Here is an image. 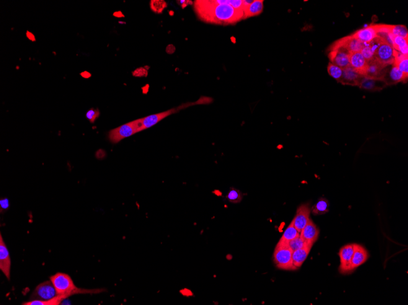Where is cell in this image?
I'll return each instance as SVG.
<instances>
[{
	"label": "cell",
	"instance_id": "cell-30",
	"mask_svg": "<svg viewBox=\"0 0 408 305\" xmlns=\"http://www.w3.org/2000/svg\"><path fill=\"white\" fill-rule=\"evenodd\" d=\"M391 33L394 35L408 38V30L407 27L404 25H392Z\"/></svg>",
	"mask_w": 408,
	"mask_h": 305
},
{
	"label": "cell",
	"instance_id": "cell-9",
	"mask_svg": "<svg viewBox=\"0 0 408 305\" xmlns=\"http://www.w3.org/2000/svg\"><path fill=\"white\" fill-rule=\"evenodd\" d=\"M311 213V208L310 207L309 204H303L299 206L297 209L296 214L292 222L296 229L299 233L304 228L307 223L310 221V214Z\"/></svg>",
	"mask_w": 408,
	"mask_h": 305
},
{
	"label": "cell",
	"instance_id": "cell-15",
	"mask_svg": "<svg viewBox=\"0 0 408 305\" xmlns=\"http://www.w3.org/2000/svg\"><path fill=\"white\" fill-rule=\"evenodd\" d=\"M350 66L356 73L364 76L366 74L368 64L360 52L351 53L349 56Z\"/></svg>",
	"mask_w": 408,
	"mask_h": 305
},
{
	"label": "cell",
	"instance_id": "cell-11",
	"mask_svg": "<svg viewBox=\"0 0 408 305\" xmlns=\"http://www.w3.org/2000/svg\"><path fill=\"white\" fill-rule=\"evenodd\" d=\"M390 67L391 68H389V66H387L383 77V80L387 85H394L399 82L407 81L408 75L403 73L394 65H391Z\"/></svg>",
	"mask_w": 408,
	"mask_h": 305
},
{
	"label": "cell",
	"instance_id": "cell-10",
	"mask_svg": "<svg viewBox=\"0 0 408 305\" xmlns=\"http://www.w3.org/2000/svg\"><path fill=\"white\" fill-rule=\"evenodd\" d=\"M11 261L8 249L0 235V270L10 280L11 276Z\"/></svg>",
	"mask_w": 408,
	"mask_h": 305
},
{
	"label": "cell",
	"instance_id": "cell-18",
	"mask_svg": "<svg viewBox=\"0 0 408 305\" xmlns=\"http://www.w3.org/2000/svg\"><path fill=\"white\" fill-rule=\"evenodd\" d=\"M319 234L320 231L317 226L312 221V219H310L308 223L302 230L300 233V237L305 240L307 243L314 245V243L317 241Z\"/></svg>",
	"mask_w": 408,
	"mask_h": 305
},
{
	"label": "cell",
	"instance_id": "cell-25",
	"mask_svg": "<svg viewBox=\"0 0 408 305\" xmlns=\"http://www.w3.org/2000/svg\"><path fill=\"white\" fill-rule=\"evenodd\" d=\"M65 299L64 297L60 296H57L54 298L47 300V301H40V300H32V301L24 302L23 305H59Z\"/></svg>",
	"mask_w": 408,
	"mask_h": 305
},
{
	"label": "cell",
	"instance_id": "cell-5",
	"mask_svg": "<svg viewBox=\"0 0 408 305\" xmlns=\"http://www.w3.org/2000/svg\"><path fill=\"white\" fill-rule=\"evenodd\" d=\"M394 48L386 40H383L374 51V59L379 63L390 66L394 63Z\"/></svg>",
	"mask_w": 408,
	"mask_h": 305
},
{
	"label": "cell",
	"instance_id": "cell-13",
	"mask_svg": "<svg viewBox=\"0 0 408 305\" xmlns=\"http://www.w3.org/2000/svg\"><path fill=\"white\" fill-rule=\"evenodd\" d=\"M364 44L353 35L347 36L336 41L332 45L340 46L349 53L360 52Z\"/></svg>",
	"mask_w": 408,
	"mask_h": 305
},
{
	"label": "cell",
	"instance_id": "cell-7",
	"mask_svg": "<svg viewBox=\"0 0 408 305\" xmlns=\"http://www.w3.org/2000/svg\"><path fill=\"white\" fill-rule=\"evenodd\" d=\"M58 296L55 287L51 280L46 281L36 287L31 297L32 300L47 301Z\"/></svg>",
	"mask_w": 408,
	"mask_h": 305
},
{
	"label": "cell",
	"instance_id": "cell-4",
	"mask_svg": "<svg viewBox=\"0 0 408 305\" xmlns=\"http://www.w3.org/2000/svg\"><path fill=\"white\" fill-rule=\"evenodd\" d=\"M141 119L131 121L110 131L108 134V138L112 143H118L123 139L141 131Z\"/></svg>",
	"mask_w": 408,
	"mask_h": 305
},
{
	"label": "cell",
	"instance_id": "cell-19",
	"mask_svg": "<svg viewBox=\"0 0 408 305\" xmlns=\"http://www.w3.org/2000/svg\"><path fill=\"white\" fill-rule=\"evenodd\" d=\"M364 76L356 73L350 66L343 69V74L342 78L339 82L343 85H353V86H358L361 80Z\"/></svg>",
	"mask_w": 408,
	"mask_h": 305
},
{
	"label": "cell",
	"instance_id": "cell-1",
	"mask_svg": "<svg viewBox=\"0 0 408 305\" xmlns=\"http://www.w3.org/2000/svg\"><path fill=\"white\" fill-rule=\"evenodd\" d=\"M194 9L200 20L213 24H233L244 19V10L235 9L231 5L216 4L213 0L195 1Z\"/></svg>",
	"mask_w": 408,
	"mask_h": 305
},
{
	"label": "cell",
	"instance_id": "cell-6",
	"mask_svg": "<svg viewBox=\"0 0 408 305\" xmlns=\"http://www.w3.org/2000/svg\"><path fill=\"white\" fill-rule=\"evenodd\" d=\"M350 54L345 48L332 45L328 54L330 63L342 69H345L350 66Z\"/></svg>",
	"mask_w": 408,
	"mask_h": 305
},
{
	"label": "cell",
	"instance_id": "cell-20",
	"mask_svg": "<svg viewBox=\"0 0 408 305\" xmlns=\"http://www.w3.org/2000/svg\"><path fill=\"white\" fill-rule=\"evenodd\" d=\"M358 86L368 91L378 92L384 89L387 85L384 80L366 78L364 77Z\"/></svg>",
	"mask_w": 408,
	"mask_h": 305
},
{
	"label": "cell",
	"instance_id": "cell-31",
	"mask_svg": "<svg viewBox=\"0 0 408 305\" xmlns=\"http://www.w3.org/2000/svg\"><path fill=\"white\" fill-rule=\"evenodd\" d=\"M364 44V46L362 50H361L360 53L362 54V55L364 58H365L367 62L373 60L374 59L372 50H371V49L367 43Z\"/></svg>",
	"mask_w": 408,
	"mask_h": 305
},
{
	"label": "cell",
	"instance_id": "cell-3",
	"mask_svg": "<svg viewBox=\"0 0 408 305\" xmlns=\"http://www.w3.org/2000/svg\"><path fill=\"white\" fill-rule=\"evenodd\" d=\"M292 254V250L287 243L279 242L273 255L276 267L283 270H296L293 265Z\"/></svg>",
	"mask_w": 408,
	"mask_h": 305
},
{
	"label": "cell",
	"instance_id": "cell-22",
	"mask_svg": "<svg viewBox=\"0 0 408 305\" xmlns=\"http://www.w3.org/2000/svg\"><path fill=\"white\" fill-rule=\"evenodd\" d=\"M389 37L392 42L394 50L405 56H408V38H405L389 33Z\"/></svg>",
	"mask_w": 408,
	"mask_h": 305
},
{
	"label": "cell",
	"instance_id": "cell-12",
	"mask_svg": "<svg viewBox=\"0 0 408 305\" xmlns=\"http://www.w3.org/2000/svg\"><path fill=\"white\" fill-rule=\"evenodd\" d=\"M182 108L183 107L180 106V107L172 108V109L165 111V112H163L157 113V114L151 115L146 116L145 118H141L142 123L141 131L157 125L160 121L163 120V119L173 114V113L177 112L178 111L180 110V108Z\"/></svg>",
	"mask_w": 408,
	"mask_h": 305
},
{
	"label": "cell",
	"instance_id": "cell-35",
	"mask_svg": "<svg viewBox=\"0 0 408 305\" xmlns=\"http://www.w3.org/2000/svg\"><path fill=\"white\" fill-rule=\"evenodd\" d=\"M253 2H254V0H244V1H243V4H244V8H245V7L249 6V5L251 4Z\"/></svg>",
	"mask_w": 408,
	"mask_h": 305
},
{
	"label": "cell",
	"instance_id": "cell-27",
	"mask_svg": "<svg viewBox=\"0 0 408 305\" xmlns=\"http://www.w3.org/2000/svg\"><path fill=\"white\" fill-rule=\"evenodd\" d=\"M327 72H328L330 76L336 79L338 82L342 78L343 69L330 63H329L328 66H327Z\"/></svg>",
	"mask_w": 408,
	"mask_h": 305
},
{
	"label": "cell",
	"instance_id": "cell-21",
	"mask_svg": "<svg viewBox=\"0 0 408 305\" xmlns=\"http://www.w3.org/2000/svg\"><path fill=\"white\" fill-rule=\"evenodd\" d=\"M313 245L307 244L301 249L295 250L293 252L292 260L294 268L298 269L300 268L309 254Z\"/></svg>",
	"mask_w": 408,
	"mask_h": 305
},
{
	"label": "cell",
	"instance_id": "cell-33",
	"mask_svg": "<svg viewBox=\"0 0 408 305\" xmlns=\"http://www.w3.org/2000/svg\"><path fill=\"white\" fill-rule=\"evenodd\" d=\"M230 5L235 9L244 10V4L242 0H230Z\"/></svg>",
	"mask_w": 408,
	"mask_h": 305
},
{
	"label": "cell",
	"instance_id": "cell-17",
	"mask_svg": "<svg viewBox=\"0 0 408 305\" xmlns=\"http://www.w3.org/2000/svg\"><path fill=\"white\" fill-rule=\"evenodd\" d=\"M377 33H378V25H371L359 30L353 35L360 42L363 43H368L377 37Z\"/></svg>",
	"mask_w": 408,
	"mask_h": 305
},
{
	"label": "cell",
	"instance_id": "cell-29",
	"mask_svg": "<svg viewBox=\"0 0 408 305\" xmlns=\"http://www.w3.org/2000/svg\"><path fill=\"white\" fill-rule=\"evenodd\" d=\"M287 244L293 252L295 251V250L301 249V248H303L304 246H306V245L309 244V243H307L305 241V240L302 238V237H300V235H299V237H297L295 239L291 240V241L288 242L287 243Z\"/></svg>",
	"mask_w": 408,
	"mask_h": 305
},
{
	"label": "cell",
	"instance_id": "cell-32",
	"mask_svg": "<svg viewBox=\"0 0 408 305\" xmlns=\"http://www.w3.org/2000/svg\"><path fill=\"white\" fill-rule=\"evenodd\" d=\"M100 116V111L99 109L91 108L86 113V117L91 123H94Z\"/></svg>",
	"mask_w": 408,
	"mask_h": 305
},
{
	"label": "cell",
	"instance_id": "cell-14",
	"mask_svg": "<svg viewBox=\"0 0 408 305\" xmlns=\"http://www.w3.org/2000/svg\"><path fill=\"white\" fill-rule=\"evenodd\" d=\"M368 67L364 77L366 78L383 80L387 66L378 61L373 60L367 62Z\"/></svg>",
	"mask_w": 408,
	"mask_h": 305
},
{
	"label": "cell",
	"instance_id": "cell-34",
	"mask_svg": "<svg viewBox=\"0 0 408 305\" xmlns=\"http://www.w3.org/2000/svg\"><path fill=\"white\" fill-rule=\"evenodd\" d=\"M0 205H1V211L7 210L9 207V202L7 199L5 198L4 200H1L0 201Z\"/></svg>",
	"mask_w": 408,
	"mask_h": 305
},
{
	"label": "cell",
	"instance_id": "cell-2",
	"mask_svg": "<svg viewBox=\"0 0 408 305\" xmlns=\"http://www.w3.org/2000/svg\"><path fill=\"white\" fill-rule=\"evenodd\" d=\"M58 296H63L66 299L77 294H97L102 293L101 289H86L79 288L74 283L68 274L58 272L50 276Z\"/></svg>",
	"mask_w": 408,
	"mask_h": 305
},
{
	"label": "cell",
	"instance_id": "cell-28",
	"mask_svg": "<svg viewBox=\"0 0 408 305\" xmlns=\"http://www.w3.org/2000/svg\"><path fill=\"white\" fill-rule=\"evenodd\" d=\"M227 199L230 203H238L243 200V194L236 188H232L227 196Z\"/></svg>",
	"mask_w": 408,
	"mask_h": 305
},
{
	"label": "cell",
	"instance_id": "cell-24",
	"mask_svg": "<svg viewBox=\"0 0 408 305\" xmlns=\"http://www.w3.org/2000/svg\"><path fill=\"white\" fill-rule=\"evenodd\" d=\"M299 235H300V233L297 231L295 226H294L293 222L291 221L290 224L287 227V229H286L285 232L284 233L283 237H281L279 242L288 243L291 241V240L299 237Z\"/></svg>",
	"mask_w": 408,
	"mask_h": 305
},
{
	"label": "cell",
	"instance_id": "cell-8",
	"mask_svg": "<svg viewBox=\"0 0 408 305\" xmlns=\"http://www.w3.org/2000/svg\"><path fill=\"white\" fill-rule=\"evenodd\" d=\"M354 253V244L344 245L340 250L339 253L340 259L339 272L342 274H349L352 272L351 265Z\"/></svg>",
	"mask_w": 408,
	"mask_h": 305
},
{
	"label": "cell",
	"instance_id": "cell-16",
	"mask_svg": "<svg viewBox=\"0 0 408 305\" xmlns=\"http://www.w3.org/2000/svg\"><path fill=\"white\" fill-rule=\"evenodd\" d=\"M369 253L363 245L354 244V253L351 265L352 272L355 269L363 265L368 259Z\"/></svg>",
	"mask_w": 408,
	"mask_h": 305
},
{
	"label": "cell",
	"instance_id": "cell-23",
	"mask_svg": "<svg viewBox=\"0 0 408 305\" xmlns=\"http://www.w3.org/2000/svg\"><path fill=\"white\" fill-rule=\"evenodd\" d=\"M263 9V1L255 0L249 6L244 8L245 18L256 16L262 13Z\"/></svg>",
	"mask_w": 408,
	"mask_h": 305
},
{
	"label": "cell",
	"instance_id": "cell-26",
	"mask_svg": "<svg viewBox=\"0 0 408 305\" xmlns=\"http://www.w3.org/2000/svg\"><path fill=\"white\" fill-rule=\"evenodd\" d=\"M329 206L328 201L326 199L321 198L311 208V211L315 215L324 214L329 211Z\"/></svg>",
	"mask_w": 408,
	"mask_h": 305
}]
</instances>
